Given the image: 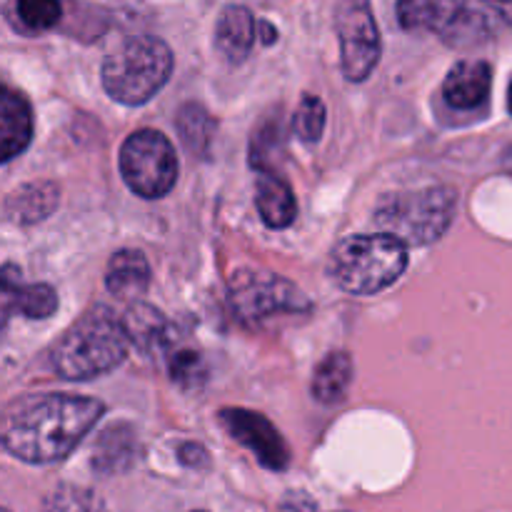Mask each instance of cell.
I'll list each match as a JSON object with an SVG mask.
<instances>
[{
	"label": "cell",
	"instance_id": "6da1fadb",
	"mask_svg": "<svg viewBox=\"0 0 512 512\" xmlns=\"http://www.w3.org/2000/svg\"><path fill=\"white\" fill-rule=\"evenodd\" d=\"M103 410L100 400L83 395H23L3 410V448L30 465L58 463L95 428Z\"/></svg>",
	"mask_w": 512,
	"mask_h": 512
},
{
	"label": "cell",
	"instance_id": "7a4b0ae2",
	"mask_svg": "<svg viewBox=\"0 0 512 512\" xmlns=\"http://www.w3.org/2000/svg\"><path fill=\"white\" fill-rule=\"evenodd\" d=\"M128 343L123 320L105 305H95L55 343L50 365L65 380H93L123 363Z\"/></svg>",
	"mask_w": 512,
	"mask_h": 512
},
{
	"label": "cell",
	"instance_id": "3957f363",
	"mask_svg": "<svg viewBox=\"0 0 512 512\" xmlns=\"http://www.w3.org/2000/svg\"><path fill=\"white\" fill-rule=\"evenodd\" d=\"M408 268V245L390 233L350 235L335 248L330 273L353 295H375L398 283Z\"/></svg>",
	"mask_w": 512,
	"mask_h": 512
},
{
	"label": "cell",
	"instance_id": "277c9868",
	"mask_svg": "<svg viewBox=\"0 0 512 512\" xmlns=\"http://www.w3.org/2000/svg\"><path fill=\"white\" fill-rule=\"evenodd\" d=\"M173 53L153 35L125 40L103 63V88L115 103L143 105L168 83Z\"/></svg>",
	"mask_w": 512,
	"mask_h": 512
},
{
	"label": "cell",
	"instance_id": "5b68a950",
	"mask_svg": "<svg viewBox=\"0 0 512 512\" xmlns=\"http://www.w3.org/2000/svg\"><path fill=\"white\" fill-rule=\"evenodd\" d=\"M455 208V190L435 185L415 193L390 195L375 213V223L405 245H428L450 228Z\"/></svg>",
	"mask_w": 512,
	"mask_h": 512
},
{
	"label": "cell",
	"instance_id": "8992f818",
	"mask_svg": "<svg viewBox=\"0 0 512 512\" xmlns=\"http://www.w3.org/2000/svg\"><path fill=\"white\" fill-rule=\"evenodd\" d=\"M118 168L125 185L140 198H163L178 180V155L160 130H135L120 145Z\"/></svg>",
	"mask_w": 512,
	"mask_h": 512
},
{
	"label": "cell",
	"instance_id": "52a82bcc",
	"mask_svg": "<svg viewBox=\"0 0 512 512\" xmlns=\"http://www.w3.org/2000/svg\"><path fill=\"white\" fill-rule=\"evenodd\" d=\"M335 30L345 78L360 83L380 60V33L370 0H340L335 10Z\"/></svg>",
	"mask_w": 512,
	"mask_h": 512
},
{
	"label": "cell",
	"instance_id": "ba28073f",
	"mask_svg": "<svg viewBox=\"0 0 512 512\" xmlns=\"http://www.w3.org/2000/svg\"><path fill=\"white\" fill-rule=\"evenodd\" d=\"M230 303L243 320L273 318L278 313H303L310 310L308 298L290 280L275 275L238 273L230 288Z\"/></svg>",
	"mask_w": 512,
	"mask_h": 512
},
{
	"label": "cell",
	"instance_id": "9c48e42d",
	"mask_svg": "<svg viewBox=\"0 0 512 512\" xmlns=\"http://www.w3.org/2000/svg\"><path fill=\"white\" fill-rule=\"evenodd\" d=\"M220 425L228 430L230 438L248 448L258 463L268 470H285L290 463V450L283 435L275 430L265 415L245 408H225L218 413Z\"/></svg>",
	"mask_w": 512,
	"mask_h": 512
},
{
	"label": "cell",
	"instance_id": "30bf717a",
	"mask_svg": "<svg viewBox=\"0 0 512 512\" xmlns=\"http://www.w3.org/2000/svg\"><path fill=\"white\" fill-rule=\"evenodd\" d=\"M493 70L485 60H463L448 73L443 85V95L453 108L473 110L488 100Z\"/></svg>",
	"mask_w": 512,
	"mask_h": 512
},
{
	"label": "cell",
	"instance_id": "8fae6325",
	"mask_svg": "<svg viewBox=\"0 0 512 512\" xmlns=\"http://www.w3.org/2000/svg\"><path fill=\"white\" fill-rule=\"evenodd\" d=\"M33 138V110L28 100L15 90L5 88L0 95V155L13 160L23 153Z\"/></svg>",
	"mask_w": 512,
	"mask_h": 512
},
{
	"label": "cell",
	"instance_id": "7c38bea8",
	"mask_svg": "<svg viewBox=\"0 0 512 512\" xmlns=\"http://www.w3.org/2000/svg\"><path fill=\"white\" fill-rule=\"evenodd\" d=\"M255 208H258L263 223L275 230L293 225L295 215H298L293 188L280 175L268 173V170H263L255 180Z\"/></svg>",
	"mask_w": 512,
	"mask_h": 512
},
{
	"label": "cell",
	"instance_id": "4fadbf2b",
	"mask_svg": "<svg viewBox=\"0 0 512 512\" xmlns=\"http://www.w3.org/2000/svg\"><path fill=\"white\" fill-rule=\"evenodd\" d=\"M255 43V18L243 5L223 10L215 25V48L230 63H243Z\"/></svg>",
	"mask_w": 512,
	"mask_h": 512
},
{
	"label": "cell",
	"instance_id": "5bb4252c",
	"mask_svg": "<svg viewBox=\"0 0 512 512\" xmlns=\"http://www.w3.org/2000/svg\"><path fill=\"white\" fill-rule=\"evenodd\" d=\"M150 265L140 250H120L110 258L105 288L118 298H140L148 290Z\"/></svg>",
	"mask_w": 512,
	"mask_h": 512
},
{
	"label": "cell",
	"instance_id": "9a60e30c",
	"mask_svg": "<svg viewBox=\"0 0 512 512\" xmlns=\"http://www.w3.org/2000/svg\"><path fill=\"white\" fill-rule=\"evenodd\" d=\"M60 193L53 183H28L15 190L5 203V215L13 223H38L58 208Z\"/></svg>",
	"mask_w": 512,
	"mask_h": 512
},
{
	"label": "cell",
	"instance_id": "2e32d148",
	"mask_svg": "<svg viewBox=\"0 0 512 512\" xmlns=\"http://www.w3.org/2000/svg\"><path fill=\"white\" fill-rule=\"evenodd\" d=\"M3 295L8 303L15 305L18 313H23L25 318H33V320H43L50 318V315L58 310V295L50 285L45 283H35V285H20L15 283V270L5 268L3 275Z\"/></svg>",
	"mask_w": 512,
	"mask_h": 512
},
{
	"label": "cell",
	"instance_id": "e0dca14e",
	"mask_svg": "<svg viewBox=\"0 0 512 512\" xmlns=\"http://www.w3.org/2000/svg\"><path fill=\"white\" fill-rule=\"evenodd\" d=\"M125 330H128L130 345H135L143 353H150L155 348H165L168 343V320L163 318L160 310H155L148 303H133L123 318Z\"/></svg>",
	"mask_w": 512,
	"mask_h": 512
},
{
	"label": "cell",
	"instance_id": "ac0fdd59",
	"mask_svg": "<svg viewBox=\"0 0 512 512\" xmlns=\"http://www.w3.org/2000/svg\"><path fill=\"white\" fill-rule=\"evenodd\" d=\"M350 380H353V360L348 353H330L318 365L313 378V395L325 405H335L345 398Z\"/></svg>",
	"mask_w": 512,
	"mask_h": 512
},
{
	"label": "cell",
	"instance_id": "d6986e66",
	"mask_svg": "<svg viewBox=\"0 0 512 512\" xmlns=\"http://www.w3.org/2000/svg\"><path fill=\"white\" fill-rule=\"evenodd\" d=\"M458 0H398V20L405 30H443Z\"/></svg>",
	"mask_w": 512,
	"mask_h": 512
},
{
	"label": "cell",
	"instance_id": "ffe728a7",
	"mask_svg": "<svg viewBox=\"0 0 512 512\" xmlns=\"http://www.w3.org/2000/svg\"><path fill=\"white\" fill-rule=\"evenodd\" d=\"M40 512H108L105 503L88 488L78 485H60L45 498Z\"/></svg>",
	"mask_w": 512,
	"mask_h": 512
},
{
	"label": "cell",
	"instance_id": "44dd1931",
	"mask_svg": "<svg viewBox=\"0 0 512 512\" xmlns=\"http://www.w3.org/2000/svg\"><path fill=\"white\" fill-rule=\"evenodd\" d=\"M15 18L30 33L53 30L63 18L60 0H15Z\"/></svg>",
	"mask_w": 512,
	"mask_h": 512
},
{
	"label": "cell",
	"instance_id": "7402d4cb",
	"mask_svg": "<svg viewBox=\"0 0 512 512\" xmlns=\"http://www.w3.org/2000/svg\"><path fill=\"white\" fill-rule=\"evenodd\" d=\"M325 128V105L323 100L315 98V95H305L298 105V113H295V133L305 143H315L320 140Z\"/></svg>",
	"mask_w": 512,
	"mask_h": 512
},
{
	"label": "cell",
	"instance_id": "603a6c76",
	"mask_svg": "<svg viewBox=\"0 0 512 512\" xmlns=\"http://www.w3.org/2000/svg\"><path fill=\"white\" fill-rule=\"evenodd\" d=\"M115 433H118V428L113 430V435ZM130 458H133L130 438L128 435H115L113 448H108V443H98V448H95L93 465H95V470H103V473H118V470H123L125 465L130 463Z\"/></svg>",
	"mask_w": 512,
	"mask_h": 512
},
{
	"label": "cell",
	"instance_id": "cb8c5ba5",
	"mask_svg": "<svg viewBox=\"0 0 512 512\" xmlns=\"http://www.w3.org/2000/svg\"><path fill=\"white\" fill-rule=\"evenodd\" d=\"M170 373H173L175 380L198 378V375H200V355L198 353L175 355L173 363H170Z\"/></svg>",
	"mask_w": 512,
	"mask_h": 512
},
{
	"label": "cell",
	"instance_id": "d4e9b609",
	"mask_svg": "<svg viewBox=\"0 0 512 512\" xmlns=\"http://www.w3.org/2000/svg\"><path fill=\"white\" fill-rule=\"evenodd\" d=\"M180 460L193 465V468H198L200 463H205V450L200 448V445H183V448H180Z\"/></svg>",
	"mask_w": 512,
	"mask_h": 512
},
{
	"label": "cell",
	"instance_id": "484cf974",
	"mask_svg": "<svg viewBox=\"0 0 512 512\" xmlns=\"http://www.w3.org/2000/svg\"><path fill=\"white\" fill-rule=\"evenodd\" d=\"M508 108H510V113H512V85H510V90H508Z\"/></svg>",
	"mask_w": 512,
	"mask_h": 512
},
{
	"label": "cell",
	"instance_id": "4316f807",
	"mask_svg": "<svg viewBox=\"0 0 512 512\" xmlns=\"http://www.w3.org/2000/svg\"><path fill=\"white\" fill-rule=\"evenodd\" d=\"M500 3H505V5H512V0H500Z\"/></svg>",
	"mask_w": 512,
	"mask_h": 512
},
{
	"label": "cell",
	"instance_id": "83f0119b",
	"mask_svg": "<svg viewBox=\"0 0 512 512\" xmlns=\"http://www.w3.org/2000/svg\"><path fill=\"white\" fill-rule=\"evenodd\" d=\"M3 512H8V510H3Z\"/></svg>",
	"mask_w": 512,
	"mask_h": 512
},
{
	"label": "cell",
	"instance_id": "f1b7e54d",
	"mask_svg": "<svg viewBox=\"0 0 512 512\" xmlns=\"http://www.w3.org/2000/svg\"><path fill=\"white\" fill-rule=\"evenodd\" d=\"M195 512H200V510H195Z\"/></svg>",
	"mask_w": 512,
	"mask_h": 512
}]
</instances>
